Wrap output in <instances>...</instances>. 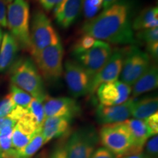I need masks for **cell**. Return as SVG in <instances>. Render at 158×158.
I'll list each match as a JSON object with an SVG mask.
<instances>
[{"label":"cell","mask_w":158,"mask_h":158,"mask_svg":"<svg viewBox=\"0 0 158 158\" xmlns=\"http://www.w3.org/2000/svg\"><path fill=\"white\" fill-rule=\"evenodd\" d=\"M132 7L127 0H118L82 27L84 35L108 43L134 45L137 43L132 27Z\"/></svg>","instance_id":"1"},{"label":"cell","mask_w":158,"mask_h":158,"mask_svg":"<svg viewBox=\"0 0 158 158\" xmlns=\"http://www.w3.org/2000/svg\"><path fill=\"white\" fill-rule=\"evenodd\" d=\"M10 69L11 84L43 102L47 97L44 82L34 61L29 57H22L17 59Z\"/></svg>","instance_id":"2"},{"label":"cell","mask_w":158,"mask_h":158,"mask_svg":"<svg viewBox=\"0 0 158 158\" xmlns=\"http://www.w3.org/2000/svg\"><path fill=\"white\" fill-rule=\"evenodd\" d=\"M30 8L27 0H13L7 7V27L19 47L31 50Z\"/></svg>","instance_id":"3"},{"label":"cell","mask_w":158,"mask_h":158,"mask_svg":"<svg viewBox=\"0 0 158 158\" xmlns=\"http://www.w3.org/2000/svg\"><path fill=\"white\" fill-rule=\"evenodd\" d=\"M99 138L104 147L117 157L130 155L133 147V138L124 122L105 124L100 130Z\"/></svg>","instance_id":"4"},{"label":"cell","mask_w":158,"mask_h":158,"mask_svg":"<svg viewBox=\"0 0 158 158\" xmlns=\"http://www.w3.org/2000/svg\"><path fill=\"white\" fill-rule=\"evenodd\" d=\"M61 41L54 26L44 12L37 10L31 19L30 53L32 57L49 45Z\"/></svg>","instance_id":"5"},{"label":"cell","mask_w":158,"mask_h":158,"mask_svg":"<svg viewBox=\"0 0 158 158\" xmlns=\"http://www.w3.org/2000/svg\"><path fill=\"white\" fill-rule=\"evenodd\" d=\"M64 49L62 41L46 47L33 58L41 76L48 82H56L62 74Z\"/></svg>","instance_id":"6"},{"label":"cell","mask_w":158,"mask_h":158,"mask_svg":"<svg viewBox=\"0 0 158 158\" xmlns=\"http://www.w3.org/2000/svg\"><path fill=\"white\" fill-rule=\"evenodd\" d=\"M151 64L150 56L135 45L126 47L120 81L132 86Z\"/></svg>","instance_id":"7"},{"label":"cell","mask_w":158,"mask_h":158,"mask_svg":"<svg viewBox=\"0 0 158 158\" xmlns=\"http://www.w3.org/2000/svg\"><path fill=\"white\" fill-rule=\"evenodd\" d=\"M98 137L92 127H84L75 131L69 138L65 149L68 158H91Z\"/></svg>","instance_id":"8"},{"label":"cell","mask_w":158,"mask_h":158,"mask_svg":"<svg viewBox=\"0 0 158 158\" xmlns=\"http://www.w3.org/2000/svg\"><path fill=\"white\" fill-rule=\"evenodd\" d=\"M112 52L113 49L109 43L97 40L90 49L73 56L92 79L106 64Z\"/></svg>","instance_id":"9"},{"label":"cell","mask_w":158,"mask_h":158,"mask_svg":"<svg viewBox=\"0 0 158 158\" xmlns=\"http://www.w3.org/2000/svg\"><path fill=\"white\" fill-rule=\"evenodd\" d=\"M64 80L69 92L75 98L90 93L92 78L75 60H67L64 63Z\"/></svg>","instance_id":"10"},{"label":"cell","mask_w":158,"mask_h":158,"mask_svg":"<svg viewBox=\"0 0 158 158\" xmlns=\"http://www.w3.org/2000/svg\"><path fill=\"white\" fill-rule=\"evenodd\" d=\"M126 48L113 50L109 59L104 67L92 79L90 93L93 94L100 85L118 81L123 65Z\"/></svg>","instance_id":"11"},{"label":"cell","mask_w":158,"mask_h":158,"mask_svg":"<svg viewBox=\"0 0 158 158\" xmlns=\"http://www.w3.org/2000/svg\"><path fill=\"white\" fill-rule=\"evenodd\" d=\"M100 105L112 106L126 102L130 98L132 89L121 81L102 84L97 89Z\"/></svg>","instance_id":"12"},{"label":"cell","mask_w":158,"mask_h":158,"mask_svg":"<svg viewBox=\"0 0 158 158\" xmlns=\"http://www.w3.org/2000/svg\"><path fill=\"white\" fill-rule=\"evenodd\" d=\"M43 102L45 118L58 116L68 118L72 120L75 116H78L81 111L78 102L73 98L66 97H46Z\"/></svg>","instance_id":"13"},{"label":"cell","mask_w":158,"mask_h":158,"mask_svg":"<svg viewBox=\"0 0 158 158\" xmlns=\"http://www.w3.org/2000/svg\"><path fill=\"white\" fill-rule=\"evenodd\" d=\"M135 98H130L123 103L112 106L99 105L96 110V118L100 124H109L123 122L131 116Z\"/></svg>","instance_id":"14"},{"label":"cell","mask_w":158,"mask_h":158,"mask_svg":"<svg viewBox=\"0 0 158 158\" xmlns=\"http://www.w3.org/2000/svg\"><path fill=\"white\" fill-rule=\"evenodd\" d=\"M37 127L33 118L27 112L16 122L12 133V147L20 149L25 147L30 141L36 133Z\"/></svg>","instance_id":"15"},{"label":"cell","mask_w":158,"mask_h":158,"mask_svg":"<svg viewBox=\"0 0 158 158\" xmlns=\"http://www.w3.org/2000/svg\"><path fill=\"white\" fill-rule=\"evenodd\" d=\"M81 8L82 0H62L54 8V19L62 28L68 29L78 19Z\"/></svg>","instance_id":"16"},{"label":"cell","mask_w":158,"mask_h":158,"mask_svg":"<svg viewBox=\"0 0 158 158\" xmlns=\"http://www.w3.org/2000/svg\"><path fill=\"white\" fill-rule=\"evenodd\" d=\"M129 130L133 138V147L130 155L141 154L144 144L152 134L144 120L138 118H130L123 122Z\"/></svg>","instance_id":"17"},{"label":"cell","mask_w":158,"mask_h":158,"mask_svg":"<svg viewBox=\"0 0 158 158\" xmlns=\"http://www.w3.org/2000/svg\"><path fill=\"white\" fill-rule=\"evenodd\" d=\"M19 45L10 32L3 35L0 47V73L5 72L12 67L16 61Z\"/></svg>","instance_id":"18"},{"label":"cell","mask_w":158,"mask_h":158,"mask_svg":"<svg viewBox=\"0 0 158 158\" xmlns=\"http://www.w3.org/2000/svg\"><path fill=\"white\" fill-rule=\"evenodd\" d=\"M72 120L65 117H46L42 125V134L44 144L53 138H59L68 133Z\"/></svg>","instance_id":"19"},{"label":"cell","mask_w":158,"mask_h":158,"mask_svg":"<svg viewBox=\"0 0 158 158\" xmlns=\"http://www.w3.org/2000/svg\"><path fill=\"white\" fill-rule=\"evenodd\" d=\"M158 69L155 64H150L144 73L138 79L132 86L133 98H135L141 94L150 92L157 88Z\"/></svg>","instance_id":"20"},{"label":"cell","mask_w":158,"mask_h":158,"mask_svg":"<svg viewBox=\"0 0 158 158\" xmlns=\"http://www.w3.org/2000/svg\"><path fill=\"white\" fill-rule=\"evenodd\" d=\"M158 99L157 96H149L134 101L131 116L134 118L144 120L157 112Z\"/></svg>","instance_id":"21"},{"label":"cell","mask_w":158,"mask_h":158,"mask_svg":"<svg viewBox=\"0 0 158 158\" xmlns=\"http://www.w3.org/2000/svg\"><path fill=\"white\" fill-rule=\"evenodd\" d=\"M158 8L157 6L144 9L132 22L133 30L141 31L157 27Z\"/></svg>","instance_id":"22"},{"label":"cell","mask_w":158,"mask_h":158,"mask_svg":"<svg viewBox=\"0 0 158 158\" xmlns=\"http://www.w3.org/2000/svg\"><path fill=\"white\" fill-rule=\"evenodd\" d=\"M43 144H44V140L42 134V127H40L37 129L34 136L25 147L15 150L21 157L30 158L40 149Z\"/></svg>","instance_id":"23"},{"label":"cell","mask_w":158,"mask_h":158,"mask_svg":"<svg viewBox=\"0 0 158 158\" xmlns=\"http://www.w3.org/2000/svg\"><path fill=\"white\" fill-rule=\"evenodd\" d=\"M43 103V102L40 100L32 98L28 107L27 108V112L31 116V117L33 118L38 128L42 127L43 122L45 118Z\"/></svg>","instance_id":"24"},{"label":"cell","mask_w":158,"mask_h":158,"mask_svg":"<svg viewBox=\"0 0 158 158\" xmlns=\"http://www.w3.org/2000/svg\"><path fill=\"white\" fill-rule=\"evenodd\" d=\"M10 92L9 94L15 106L24 108L28 107L33 98L30 94L13 84H10Z\"/></svg>","instance_id":"25"},{"label":"cell","mask_w":158,"mask_h":158,"mask_svg":"<svg viewBox=\"0 0 158 158\" xmlns=\"http://www.w3.org/2000/svg\"><path fill=\"white\" fill-rule=\"evenodd\" d=\"M103 0H82V8L85 19L87 21L96 16L102 9Z\"/></svg>","instance_id":"26"},{"label":"cell","mask_w":158,"mask_h":158,"mask_svg":"<svg viewBox=\"0 0 158 158\" xmlns=\"http://www.w3.org/2000/svg\"><path fill=\"white\" fill-rule=\"evenodd\" d=\"M96 40H97L92 36L84 35L74 44L72 50V55L74 56L90 49L94 45Z\"/></svg>","instance_id":"27"},{"label":"cell","mask_w":158,"mask_h":158,"mask_svg":"<svg viewBox=\"0 0 158 158\" xmlns=\"http://www.w3.org/2000/svg\"><path fill=\"white\" fill-rule=\"evenodd\" d=\"M13 127H14L9 126V127H5L0 131V151H1L2 156L13 149L12 133H13Z\"/></svg>","instance_id":"28"},{"label":"cell","mask_w":158,"mask_h":158,"mask_svg":"<svg viewBox=\"0 0 158 158\" xmlns=\"http://www.w3.org/2000/svg\"><path fill=\"white\" fill-rule=\"evenodd\" d=\"M138 40H141L146 43L147 45L151 44V43L158 42V28L144 29V30L138 31L135 35Z\"/></svg>","instance_id":"29"},{"label":"cell","mask_w":158,"mask_h":158,"mask_svg":"<svg viewBox=\"0 0 158 158\" xmlns=\"http://www.w3.org/2000/svg\"><path fill=\"white\" fill-rule=\"evenodd\" d=\"M15 104L13 102L10 94L6 95L0 101V118L6 117L11 114L15 108Z\"/></svg>","instance_id":"30"},{"label":"cell","mask_w":158,"mask_h":158,"mask_svg":"<svg viewBox=\"0 0 158 158\" xmlns=\"http://www.w3.org/2000/svg\"><path fill=\"white\" fill-rule=\"evenodd\" d=\"M147 153L149 155V158H157L158 153V137L157 135H153L151 139L149 140L146 146Z\"/></svg>","instance_id":"31"},{"label":"cell","mask_w":158,"mask_h":158,"mask_svg":"<svg viewBox=\"0 0 158 158\" xmlns=\"http://www.w3.org/2000/svg\"><path fill=\"white\" fill-rule=\"evenodd\" d=\"M148 128L150 130L152 136L157 135L158 133V114L156 112L152 115L144 119Z\"/></svg>","instance_id":"32"},{"label":"cell","mask_w":158,"mask_h":158,"mask_svg":"<svg viewBox=\"0 0 158 158\" xmlns=\"http://www.w3.org/2000/svg\"><path fill=\"white\" fill-rule=\"evenodd\" d=\"M91 158H117V157L105 147H100L94 152Z\"/></svg>","instance_id":"33"},{"label":"cell","mask_w":158,"mask_h":158,"mask_svg":"<svg viewBox=\"0 0 158 158\" xmlns=\"http://www.w3.org/2000/svg\"><path fill=\"white\" fill-rule=\"evenodd\" d=\"M62 0H39L40 4L45 11H51L58 5Z\"/></svg>","instance_id":"34"},{"label":"cell","mask_w":158,"mask_h":158,"mask_svg":"<svg viewBox=\"0 0 158 158\" xmlns=\"http://www.w3.org/2000/svg\"><path fill=\"white\" fill-rule=\"evenodd\" d=\"M0 27H7V5L0 0Z\"/></svg>","instance_id":"35"},{"label":"cell","mask_w":158,"mask_h":158,"mask_svg":"<svg viewBox=\"0 0 158 158\" xmlns=\"http://www.w3.org/2000/svg\"><path fill=\"white\" fill-rule=\"evenodd\" d=\"M147 54L149 56H152V58L157 60L158 58V42L151 43V44L147 45Z\"/></svg>","instance_id":"36"},{"label":"cell","mask_w":158,"mask_h":158,"mask_svg":"<svg viewBox=\"0 0 158 158\" xmlns=\"http://www.w3.org/2000/svg\"><path fill=\"white\" fill-rule=\"evenodd\" d=\"M16 122H17L15 120L9 116H6V117L0 118V131L6 127H9V126L14 127Z\"/></svg>","instance_id":"37"},{"label":"cell","mask_w":158,"mask_h":158,"mask_svg":"<svg viewBox=\"0 0 158 158\" xmlns=\"http://www.w3.org/2000/svg\"><path fill=\"white\" fill-rule=\"evenodd\" d=\"M51 158H68L65 146L60 145L53 152Z\"/></svg>","instance_id":"38"},{"label":"cell","mask_w":158,"mask_h":158,"mask_svg":"<svg viewBox=\"0 0 158 158\" xmlns=\"http://www.w3.org/2000/svg\"><path fill=\"white\" fill-rule=\"evenodd\" d=\"M2 158H26V157H21V156L17 153L16 150L14 149H12L11 150H10L9 152H6L4 154V155H2Z\"/></svg>","instance_id":"39"},{"label":"cell","mask_w":158,"mask_h":158,"mask_svg":"<svg viewBox=\"0 0 158 158\" xmlns=\"http://www.w3.org/2000/svg\"><path fill=\"white\" fill-rule=\"evenodd\" d=\"M117 158H149L147 155L144 154H136V155H124L122 157H117Z\"/></svg>","instance_id":"40"},{"label":"cell","mask_w":158,"mask_h":158,"mask_svg":"<svg viewBox=\"0 0 158 158\" xmlns=\"http://www.w3.org/2000/svg\"><path fill=\"white\" fill-rule=\"evenodd\" d=\"M118 0H103V4H102V7L104 10L108 8L111 5H113L114 3L118 2Z\"/></svg>","instance_id":"41"},{"label":"cell","mask_w":158,"mask_h":158,"mask_svg":"<svg viewBox=\"0 0 158 158\" xmlns=\"http://www.w3.org/2000/svg\"><path fill=\"white\" fill-rule=\"evenodd\" d=\"M3 31L2 30L1 28H0V47H1V44H2V38H3Z\"/></svg>","instance_id":"42"},{"label":"cell","mask_w":158,"mask_h":158,"mask_svg":"<svg viewBox=\"0 0 158 158\" xmlns=\"http://www.w3.org/2000/svg\"><path fill=\"white\" fill-rule=\"evenodd\" d=\"M2 1H3L6 5H9V4H10L13 0H2Z\"/></svg>","instance_id":"43"},{"label":"cell","mask_w":158,"mask_h":158,"mask_svg":"<svg viewBox=\"0 0 158 158\" xmlns=\"http://www.w3.org/2000/svg\"><path fill=\"white\" fill-rule=\"evenodd\" d=\"M2 157V153H1V151H0V158Z\"/></svg>","instance_id":"44"}]
</instances>
